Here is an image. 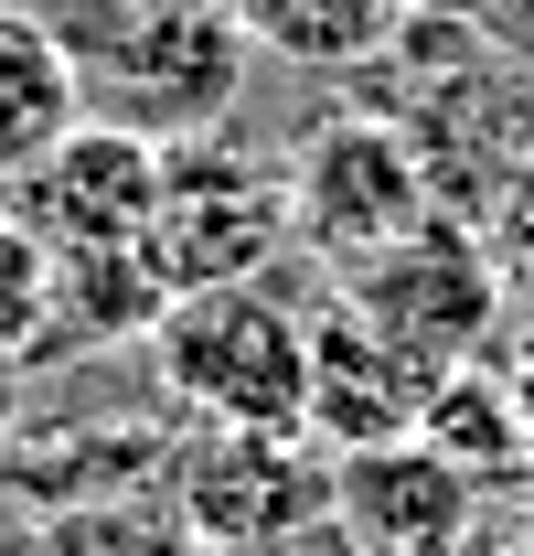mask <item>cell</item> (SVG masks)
I'll use <instances>...</instances> for the list:
<instances>
[{"label":"cell","instance_id":"obj_2","mask_svg":"<svg viewBox=\"0 0 534 556\" xmlns=\"http://www.w3.org/2000/svg\"><path fill=\"white\" fill-rule=\"evenodd\" d=\"M65 33L75 75L107 97V118L129 129H171V139H203L236 86H246V22L225 0H86Z\"/></svg>","mask_w":534,"mask_h":556},{"label":"cell","instance_id":"obj_11","mask_svg":"<svg viewBox=\"0 0 534 556\" xmlns=\"http://www.w3.org/2000/svg\"><path fill=\"white\" fill-rule=\"evenodd\" d=\"M417 439H428L438 460L481 471V482H503V492L534 471L524 407H513V375H492V364H460V375H438V386H428V407H417Z\"/></svg>","mask_w":534,"mask_h":556},{"label":"cell","instance_id":"obj_12","mask_svg":"<svg viewBox=\"0 0 534 556\" xmlns=\"http://www.w3.org/2000/svg\"><path fill=\"white\" fill-rule=\"evenodd\" d=\"M246 22V43L289 54V65H364L396 33V0H225Z\"/></svg>","mask_w":534,"mask_h":556},{"label":"cell","instance_id":"obj_3","mask_svg":"<svg viewBox=\"0 0 534 556\" xmlns=\"http://www.w3.org/2000/svg\"><path fill=\"white\" fill-rule=\"evenodd\" d=\"M332 300H342V311H364V321H374V332H385L428 386L460 375V364H481V353L503 343V311H513L503 257L470 236L460 214H428L417 236L374 247L364 268H342Z\"/></svg>","mask_w":534,"mask_h":556},{"label":"cell","instance_id":"obj_5","mask_svg":"<svg viewBox=\"0 0 534 556\" xmlns=\"http://www.w3.org/2000/svg\"><path fill=\"white\" fill-rule=\"evenodd\" d=\"M278 247H289V182L267 161H236L214 139L161 150V204H150L139 257L161 268L171 300L182 289H225V278H257Z\"/></svg>","mask_w":534,"mask_h":556},{"label":"cell","instance_id":"obj_14","mask_svg":"<svg viewBox=\"0 0 534 556\" xmlns=\"http://www.w3.org/2000/svg\"><path fill=\"white\" fill-rule=\"evenodd\" d=\"M129 556H225V546H203L193 525H182V514H171V525H150V535H139Z\"/></svg>","mask_w":534,"mask_h":556},{"label":"cell","instance_id":"obj_8","mask_svg":"<svg viewBox=\"0 0 534 556\" xmlns=\"http://www.w3.org/2000/svg\"><path fill=\"white\" fill-rule=\"evenodd\" d=\"M161 204V139L129 118H75L22 182H11V225H33L54 257H97V247H139Z\"/></svg>","mask_w":534,"mask_h":556},{"label":"cell","instance_id":"obj_4","mask_svg":"<svg viewBox=\"0 0 534 556\" xmlns=\"http://www.w3.org/2000/svg\"><path fill=\"white\" fill-rule=\"evenodd\" d=\"M289 236L321 257V268H364L374 247L417 236L438 214V182H428V150L396 129V118H321V129L289 150Z\"/></svg>","mask_w":534,"mask_h":556},{"label":"cell","instance_id":"obj_6","mask_svg":"<svg viewBox=\"0 0 534 556\" xmlns=\"http://www.w3.org/2000/svg\"><path fill=\"white\" fill-rule=\"evenodd\" d=\"M332 525L364 556H492L513 535L503 514V482H481L460 460H438L428 439H396V450H353L332 460Z\"/></svg>","mask_w":534,"mask_h":556},{"label":"cell","instance_id":"obj_7","mask_svg":"<svg viewBox=\"0 0 534 556\" xmlns=\"http://www.w3.org/2000/svg\"><path fill=\"white\" fill-rule=\"evenodd\" d=\"M171 503L203 546L225 556H278L332 514V450L310 439H257V428H203L171 460Z\"/></svg>","mask_w":534,"mask_h":556},{"label":"cell","instance_id":"obj_9","mask_svg":"<svg viewBox=\"0 0 534 556\" xmlns=\"http://www.w3.org/2000/svg\"><path fill=\"white\" fill-rule=\"evenodd\" d=\"M417 407H428V375H417L364 311L332 300V311L310 321V450H332V460L396 450V439H417Z\"/></svg>","mask_w":534,"mask_h":556},{"label":"cell","instance_id":"obj_19","mask_svg":"<svg viewBox=\"0 0 534 556\" xmlns=\"http://www.w3.org/2000/svg\"><path fill=\"white\" fill-rule=\"evenodd\" d=\"M492 556H534V546H524V535H503V546H492Z\"/></svg>","mask_w":534,"mask_h":556},{"label":"cell","instance_id":"obj_18","mask_svg":"<svg viewBox=\"0 0 534 556\" xmlns=\"http://www.w3.org/2000/svg\"><path fill=\"white\" fill-rule=\"evenodd\" d=\"M406 11H460V0H396V22H406Z\"/></svg>","mask_w":534,"mask_h":556},{"label":"cell","instance_id":"obj_10","mask_svg":"<svg viewBox=\"0 0 534 556\" xmlns=\"http://www.w3.org/2000/svg\"><path fill=\"white\" fill-rule=\"evenodd\" d=\"M75 118H86V75H75L65 33L43 11L0 0V182H22Z\"/></svg>","mask_w":534,"mask_h":556},{"label":"cell","instance_id":"obj_16","mask_svg":"<svg viewBox=\"0 0 534 556\" xmlns=\"http://www.w3.org/2000/svg\"><path fill=\"white\" fill-rule=\"evenodd\" d=\"M513 407H524V439H534V332L513 343Z\"/></svg>","mask_w":534,"mask_h":556},{"label":"cell","instance_id":"obj_17","mask_svg":"<svg viewBox=\"0 0 534 556\" xmlns=\"http://www.w3.org/2000/svg\"><path fill=\"white\" fill-rule=\"evenodd\" d=\"M513 535H524V546H534V482H524V503H513Z\"/></svg>","mask_w":534,"mask_h":556},{"label":"cell","instance_id":"obj_15","mask_svg":"<svg viewBox=\"0 0 534 556\" xmlns=\"http://www.w3.org/2000/svg\"><path fill=\"white\" fill-rule=\"evenodd\" d=\"M22 375H33V364H11V353H0V450L22 439Z\"/></svg>","mask_w":534,"mask_h":556},{"label":"cell","instance_id":"obj_1","mask_svg":"<svg viewBox=\"0 0 534 556\" xmlns=\"http://www.w3.org/2000/svg\"><path fill=\"white\" fill-rule=\"evenodd\" d=\"M150 364L171 386V407H193L203 428H257V439H310V321L257 289H182L150 321Z\"/></svg>","mask_w":534,"mask_h":556},{"label":"cell","instance_id":"obj_13","mask_svg":"<svg viewBox=\"0 0 534 556\" xmlns=\"http://www.w3.org/2000/svg\"><path fill=\"white\" fill-rule=\"evenodd\" d=\"M0 353L11 364H54L65 353V257L0 214Z\"/></svg>","mask_w":534,"mask_h":556}]
</instances>
